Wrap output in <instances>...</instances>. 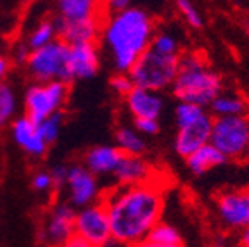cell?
<instances>
[{"label": "cell", "instance_id": "obj_1", "mask_svg": "<svg viewBox=\"0 0 249 247\" xmlns=\"http://www.w3.org/2000/svg\"><path fill=\"white\" fill-rule=\"evenodd\" d=\"M113 242L140 246L147 232L163 216L164 187L151 178L139 185H120L104 201Z\"/></svg>", "mask_w": 249, "mask_h": 247}, {"label": "cell", "instance_id": "obj_2", "mask_svg": "<svg viewBox=\"0 0 249 247\" xmlns=\"http://www.w3.org/2000/svg\"><path fill=\"white\" fill-rule=\"evenodd\" d=\"M102 42L113 61L114 70L128 73L133 62L151 45L156 33L154 19L139 7H126L109 12L102 28Z\"/></svg>", "mask_w": 249, "mask_h": 247}, {"label": "cell", "instance_id": "obj_3", "mask_svg": "<svg viewBox=\"0 0 249 247\" xmlns=\"http://www.w3.org/2000/svg\"><path fill=\"white\" fill-rule=\"evenodd\" d=\"M171 92L178 101L206 107L218 93L223 92V80L216 71L211 70L208 59L199 52L180 54Z\"/></svg>", "mask_w": 249, "mask_h": 247}, {"label": "cell", "instance_id": "obj_4", "mask_svg": "<svg viewBox=\"0 0 249 247\" xmlns=\"http://www.w3.org/2000/svg\"><path fill=\"white\" fill-rule=\"evenodd\" d=\"M178 57L180 55H163L147 49L128 70L133 87H142L156 92L170 88L178 70Z\"/></svg>", "mask_w": 249, "mask_h": 247}, {"label": "cell", "instance_id": "obj_5", "mask_svg": "<svg viewBox=\"0 0 249 247\" xmlns=\"http://www.w3.org/2000/svg\"><path fill=\"white\" fill-rule=\"evenodd\" d=\"M28 70L38 81H71L70 70V45L64 40H52L38 49L30 51L26 59Z\"/></svg>", "mask_w": 249, "mask_h": 247}, {"label": "cell", "instance_id": "obj_6", "mask_svg": "<svg viewBox=\"0 0 249 247\" xmlns=\"http://www.w3.org/2000/svg\"><path fill=\"white\" fill-rule=\"evenodd\" d=\"M210 143L227 159L244 158L249 152L248 116H213Z\"/></svg>", "mask_w": 249, "mask_h": 247}, {"label": "cell", "instance_id": "obj_7", "mask_svg": "<svg viewBox=\"0 0 249 247\" xmlns=\"http://www.w3.org/2000/svg\"><path fill=\"white\" fill-rule=\"evenodd\" d=\"M68 95V83L59 80L40 81L38 85H33L24 97V107L26 116L31 121H42L43 118L51 116L61 109Z\"/></svg>", "mask_w": 249, "mask_h": 247}, {"label": "cell", "instance_id": "obj_8", "mask_svg": "<svg viewBox=\"0 0 249 247\" xmlns=\"http://www.w3.org/2000/svg\"><path fill=\"white\" fill-rule=\"evenodd\" d=\"M74 233L85 239L89 247H102L114 244L104 202L87 204L74 214Z\"/></svg>", "mask_w": 249, "mask_h": 247}, {"label": "cell", "instance_id": "obj_9", "mask_svg": "<svg viewBox=\"0 0 249 247\" xmlns=\"http://www.w3.org/2000/svg\"><path fill=\"white\" fill-rule=\"evenodd\" d=\"M216 214L229 230L249 225V190H225L216 197Z\"/></svg>", "mask_w": 249, "mask_h": 247}, {"label": "cell", "instance_id": "obj_10", "mask_svg": "<svg viewBox=\"0 0 249 247\" xmlns=\"http://www.w3.org/2000/svg\"><path fill=\"white\" fill-rule=\"evenodd\" d=\"M66 185L70 190V201L76 208H83L87 204L97 201L99 183L95 175L83 166L68 168Z\"/></svg>", "mask_w": 249, "mask_h": 247}, {"label": "cell", "instance_id": "obj_11", "mask_svg": "<svg viewBox=\"0 0 249 247\" xmlns=\"http://www.w3.org/2000/svg\"><path fill=\"white\" fill-rule=\"evenodd\" d=\"M211 123H213V116L208 114V112H204V114H202L199 120H196L194 123L180 126L175 135L177 154L185 159L191 152H194L196 149H199L201 145L210 142Z\"/></svg>", "mask_w": 249, "mask_h": 247}, {"label": "cell", "instance_id": "obj_12", "mask_svg": "<svg viewBox=\"0 0 249 247\" xmlns=\"http://www.w3.org/2000/svg\"><path fill=\"white\" fill-rule=\"evenodd\" d=\"M124 101L133 118H158L160 120L164 109V99L161 92L142 88V87H133L124 95Z\"/></svg>", "mask_w": 249, "mask_h": 247}, {"label": "cell", "instance_id": "obj_13", "mask_svg": "<svg viewBox=\"0 0 249 247\" xmlns=\"http://www.w3.org/2000/svg\"><path fill=\"white\" fill-rule=\"evenodd\" d=\"M99 64V51L95 42H80L70 45V70L73 78L87 80L97 74Z\"/></svg>", "mask_w": 249, "mask_h": 247}, {"label": "cell", "instance_id": "obj_14", "mask_svg": "<svg viewBox=\"0 0 249 247\" xmlns=\"http://www.w3.org/2000/svg\"><path fill=\"white\" fill-rule=\"evenodd\" d=\"M118 185H139L154 178V170L142 156L121 154L116 168L113 171Z\"/></svg>", "mask_w": 249, "mask_h": 247}, {"label": "cell", "instance_id": "obj_15", "mask_svg": "<svg viewBox=\"0 0 249 247\" xmlns=\"http://www.w3.org/2000/svg\"><path fill=\"white\" fill-rule=\"evenodd\" d=\"M54 24L55 31L61 35V40H64L68 45L80 42H95L99 31H101V19L99 18L85 21H64L57 18Z\"/></svg>", "mask_w": 249, "mask_h": 247}, {"label": "cell", "instance_id": "obj_16", "mask_svg": "<svg viewBox=\"0 0 249 247\" xmlns=\"http://www.w3.org/2000/svg\"><path fill=\"white\" fill-rule=\"evenodd\" d=\"M74 214L73 208L70 206H57L52 211L51 218L47 221L45 227V237L51 244L57 246H66L70 237L74 233Z\"/></svg>", "mask_w": 249, "mask_h": 247}, {"label": "cell", "instance_id": "obj_17", "mask_svg": "<svg viewBox=\"0 0 249 247\" xmlns=\"http://www.w3.org/2000/svg\"><path fill=\"white\" fill-rule=\"evenodd\" d=\"M12 137L14 142L24 149L31 156H42L47 151V143L42 139L35 121H31L28 116L18 118L12 123Z\"/></svg>", "mask_w": 249, "mask_h": 247}, {"label": "cell", "instance_id": "obj_18", "mask_svg": "<svg viewBox=\"0 0 249 247\" xmlns=\"http://www.w3.org/2000/svg\"><path fill=\"white\" fill-rule=\"evenodd\" d=\"M227 161H229V159L210 142H206L204 145L196 149L194 152H191V154L185 158L187 168L191 170L192 175H197V176L210 173L211 170L222 166Z\"/></svg>", "mask_w": 249, "mask_h": 247}, {"label": "cell", "instance_id": "obj_19", "mask_svg": "<svg viewBox=\"0 0 249 247\" xmlns=\"http://www.w3.org/2000/svg\"><path fill=\"white\" fill-rule=\"evenodd\" d=\"M121 154L123 152L118 147H111V145L93 147L92 151H89L85 156V168L92 171L95 176L97 175H113Z\"/></svg>", "mask_w": 249, "mask_h": 247}, {"label": "cell", "instance_id": "obj_20", "mask_svg": "<svg viewBox=\"0 0 249 247\" xmlns=\"http://www.w3.org/2000/svg\"><path fill=\"white\" fill-rule=\"evenodd\" d=\"M59 18L64 21H85L101 18V0H57Z\"/></svg>", "mask_w": 249, "mask_h": 247}, {"label": "cell", "instance_id": "obj_21", "mask_svg": "<svg viewBox=\"0 0 249 247\" xmlns=\"http://www.w3.org/2000/svg\"><path fill=\"white\" fill-rule=\"evenodd\" d=\"M185 244L182 233L166 221H158L147 232L140 246L144 247H182Z\"/></svg>", "mask_w": 249, "mask_h": 247}, {"label": "cell", "instance_id": "obj_22", "mask_svg": "<svg viewBox=\"0 0 249 247\" xmlns=\"http://www.w3.org/2000/svg\"><path fill=\"white\" fill-rule=\"evenodd\" d=\"M213 116H248L249 101L237 93H218L210 102Z\"/></svg>", "mask_w": 249, "mask_h": 247}, {"label": "cell", "instance_id": "obj_23", "mask_svg": "<svg viewBox=\"0 0 249 247\" xmlns=\"http://www.w3.org/2000/svg\"><path fill=\"white\" fill-rule=\"evenodd\" d=\"M116 147L123 154L142 156L145 151V142L140 133L132 128H120L116 131Z\"/></svg>", "mask_w": 249, "mask_h": 247}, {"label": "cell", "instance_id": "obj_24", "mask_svg": "<svg viewBox=\"0 0 249 247\" xmlns=\"http://www.w3.org/2000/svg\"><path fill=\"white\" fill-rule=\"evenodd\" d=\"M204 112H206V107H202V106L194 104V102L180 101L178 106L175 107V123H177V128L194 123V121L199 120V118H201Z\"/></svg>", "mask_w": 249, "mask_h": 247}, {"label": "cell", "instance_id": "obj_25", "mask_svg": "<svg viewBox=\"0 0 249 247\" xmlns=\"http://www.w3.org/2000/svg\"><path fill=\"white\" fill-rule=\"evenodd\" d=\"M149 49L163 55H180V43L171 33H154Z\"/></svg>", "mask_w": 249, "mask_h": 247}, {"label": "cell", "instance_id": "obj_26", "mask_svg": "<svg viewBox=\"0 0 249 247\" xmlns=\"http://www.w3.org/2000/svg\"><path fill=\"white\" fill-rule=\"evenodd\" d=\"M55 24L51 23V21H43L40 23L35 30L31 31L30 38H28V47H30V51L33 49H38V47H43L47 43H51L52 40L55 38Z\"/></svg>", "mask_w": 249, "mask_h": 247}, {"label": "cell", "instance_id": "obj_27", "mask_svg": "<svg viewBox=\"0 0 249 247\" xmlns=\"http://www.w3.org/2000/svg\"><path fill=\"white\" fill-rule=\"evenodd\" d=\"M61 123H62V118H61V114H59V111L54 112V114H51V116L43 118L42 121L36 123L40 135H42V139L45 140L47 145L57 140L59 133H61Z\"/></svg>", "mask_w": 249, "mask_h": 247}, {"label": "cell", "instance_id": "obj_28", "mask_svg": "<svg viewBox=\"0 0 249 247\" xmlns=\"http://www.w3.org/2000/svg\"><path fill=\"white\" fill-rule=\"evenodd\" d=\"M16 114V95L11 87L0 83V124H5Z\"/></svg>", "mask_w": 249, "mask_h": 247}, {"label": "cell", "instance_id": "obj_29", "mask_svg": "<svg viewBox=\"0 0 249 247\" xmlns=\"http://www.w3.org/2000/svg\"><path fill=\"white\" fill-rule=\"evenodd\" d=\"M177 9L189 26L196 28V30L202 28V16L191 0H177Z\"/></svg>", "mask_w": 249, "mask_h": 247}, {"label": "cell", "instance_id": "obj_30", "mask_svg": "<svg viewBox=\"0 0 249 247\" xmlns=\"http://www.w3.org/2000/svg\"><path fill=\"white\" fill-rule=\"evenodd\" d=\"M133 126L142 135H156V133H160V121H158V118H133Z\"/></svg>", "mask_w": 249, "mask_h": 247}, {"label": "cell", "instance_id": "obj_31", "mask_svg": "<svg viewBox=\"0 0 249 247\" xmlns=\"http://www.w3.org/2000/svg\"><path fill=\"white\" fill-rule=\"evenodd\" d=\"M109 83H111V88H113L114 92L123 97L133 88V81H132V78L128 76V73H120V71H118V74H114V76L111 78Z\"/></svg>", "mask_w": 249, "mask_h": 247}, {"label": "cell", "instance_id": "obj_32", "mask_svg": "<svg viewBox=\"0 0 249 247\" xmlns=\"http://www.w3.org/2000/svg\"><path fill=\"white\" fill-rule=\"evenodd\" d=\"M31 185H33V189L35 190H38V192H47V190H51V187L54 185L52 175L45 173V171L36 173L35 176H33V180H31Z\"/></svg>", "mask_w": 249, "mask_h": 247}, {"label": "cell", "instance_id": "obj_33", "mask_svg": "<svg viewBox=\"0 0 249 247\" xmlns=\"http://www.w3.org/2000/svg\"><path fill=\"white\" fill-rule=\"evenodd\" d=\"M133 4V0H104V9L106 12H114L121 11V9H126Z\"/></svg>", "mask_w": 249, "mask_h": 247}, {"label": "cell", "instance_id": "obj_34", "mask_svg": "<svg viewBox=\"0 0 249 247\" xmlns=\"http://www.w3.org/2000/svg\"><path fill=\"white\" fill-rule=\"evenodd\" d=\"M51 175H52V180H54V185H64V183H66V176H68V168L55 166Z\"/></svg>", "mask_w": 249, "mask_h": 247}, {"label": "cell", "instance_id": "obj_35", "mask_svg": "<svg viewBox=\"0 0 249 247\" xmlns=\"http://www.w3.org/2000/svg\"><path fill=\"white\" fill-rule=\"evenodd\" d=\"M66 246H70V247H89V244L85 242V239H82V237L78 235V233H73V235L70 237V240L66 242Z\"/></svg>", "mask_w": 249, "mask_h": 247}, {"label": "cell", "instance_id": "obj_36", "mask_svg": "<svg viewBox=\"0 0 249 247\" xmlns=\"http://www.w3.org/2000/svg\"><path fill=\"white\" fill-rule=\"evenodd\" d=\"M28 55H30V47L28 45L19 47V51H16V59L18 61H26Z\"/></svg>", "mask_w": 249, "mask_h": 247}, {"label": "cell", "instance_id": "obj_37", "mask_svg": "<svg viewBox=\"0 0 249 247\" xmlns=\"http://www.w3.org/2000/svg\"><path fill=\"white\" fill-rule=\"evenodd\" d=\"M239 242H241V246L249 247V225L241 230V240Z\"/></svg>", "mask_w": 249, "mask_h": 247}, {"label": "cell", "instance_id": "obj_38", "mask_svg": "<svg viewBox=\"0 0 249 247\" xmlns=\"http://www.w3.org/2000/svg\"><path fill=\"white\" fill-rule=\"evenodd\" d=\"M5 73H7V61L0 55V83H2V80H4Z\"/></svg>", "mask_w": 249, "mask_h": 247}]
</instances>
